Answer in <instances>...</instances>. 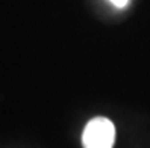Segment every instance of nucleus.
Segmentation results:
<instances>
[{"instance_id": "1", "label": "nucleus", "mask_w": 150, "mask_h": 148, "mask_svg": "<svg viewBox=\"0 0 150 148\" xmlns=\"http://www.w3.org/2000/svg\"><path fill=\"white\" fill-rule=\"evenodd\" d=\"M115 141V127L105 116L93 118L85 126L82 135L83 148H112Z\"/></svg>"}, {"instance_id": "2", "label": "nucleus", "mask_w": 150, "mask_h": 148, "mask_svg": "<svg viewBox=\"0 0 150 148\" xmlns=\"http://www.w3.org/2000/svg\"><path fill=\"white\" fill-rule=\"evenodd\" d=\"M111 2L118 8H123V6H126V3L129 2V0H111Z\"/></svg>"}]
</instances>
